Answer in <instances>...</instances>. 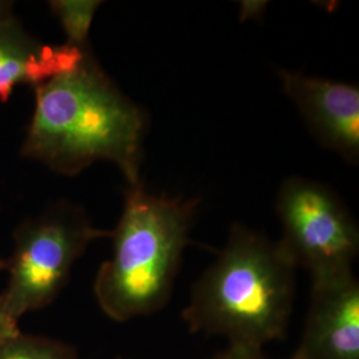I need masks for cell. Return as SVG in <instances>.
Masks as SVG:
<instances>
[{
    "mask_svg": "<svg viewBox=\"0 0 359 359\" xmlns=\"http://www.w3.org/2000/svg\"><path fill=\"white\" fill-rule=\"evenodd\" d=\"M88 48L46 44L29 35L15 15L0 22V103L8 102L18 86L36 88L74 68Z\"/></svg>",
    "mask_w": 359,
    "mask_h": 359,
    "instance_id": "obj_8",
    "label": "cell"
},
{
    "mask_svg": "<svg viewBox=\"0 0 359 359\" xmlns=\"http://www.w3.org/2000/svg\"><path fill=\"white\" fill-rule=\"evenodd\" d=\"M34 90L35 109L22 157L63 176L111 161L128 185L142 182L147 116L104 72L90 47L79 65Z\"/></svg>",
    "mask_w": 359,
    "mask_h": 359,
    "instance_id": "obj_1",
    "label": "cell"
},
{
    "mask_svg": "<svg viewBox=\"0 0 359 359\" xmlns=\"http://www.w3.org/2000/svg\"><path fill=\"white\" fill-rule=\"evenodd\" d=\"M277 213L283 226L278 244L295 268L308 270L313 283L354 274L358 226L332 189L301 177L285 180Z\"/></svg>",
    "mask_w": 359,
    "mask_h": 359,
    "instance_id": "obj_5",
    "label": "cell"
},
{
    "mask_svg": "<svg viewBox=\"0 0 359 359\" xmlns=\"http://www.w3.org/2000/svg\"><path fill=\"white\" fill-rule=\"evenodd\" d=\"M6 268H7L6 258H0V271H6Z\"/></svg>",
    "mask_w": 359,
    "mask_h": 359,
    "instance_id": "obj_14",
    "label": "cell"
},
{
    "mask_svg": "<svg viewBox=\"0 0 359 359\" xmlns=\"http://www.w3.org/2000/svg\"><path fill=\"white\" fill-rule=\"evenodd\" d=\"M210 359H269L266 358L261 348H249V347L229 346L226 350L216 354Z\"/></svg>",
    "mask_w": 359,
    "mask_h": 359,
    "instance_id": "obj_11",
    "label": "cell"
},
{
    "mask_svg": "<svg viewBox=\"0 0 359 359\" xmlns=\"http://www.w3.org/2000/svg\"><path fill=\"white\" fill-rule=\"evenodd\" d=\"M112 231L92 225L87 212L59 201L13 231V250L6 259L8 283L0 293V333L19 329L27 313L50 306L69 281L71 271L93 241Z\"/></svg>",
    "mask_w": 359,
    "mask_h": 359,
    "instance_id": "obj_4",
    "label": "cell"
},
{
    "mask_svg": "<svg viewBox=\"0 0 359 359\" xmlns=\"http://www.w3.org/2000/svg\"><path fill=\"white\" fill-rule=\"evenodd\" d=\"M294 270L281 245L234 224L217 259L194 283L182 318L192 333L222 335L229 346L261 348L283 339Z\"/></svg>",
    "mask_w": 359,
    "mask_h": 359,
    "instance_id": "obj_2",
    "label": "cell"
},
{
    "mask_svg": "<svg viewBox=\"0 0 359 359\" xmlns=\"http://www.w3.org/2000/svg\"><path fill=\"white\" fill-rule=\"evenodd\" d=\"M0 359H80L76 347L20 329L0 333Z\"/></svg>",
    "mask_w": 359,
    "mask_h": 359,
    "instance_id": "obj_9",
    "label": "cell"
},
{
    "mask_svg": "<svg viewBox=\"0 0 359 359\" xmlns=\"http://www.w3.org/2000/svg\"><path fill=\"white\" fill-rule=\"evenodd\" d=\"M243 4L244 6H243L241 16H245V18H252V13L253 11H255V15L258 16L259 15V8L262 10L265 7V6H261L264 3H258V1H245Z\"/></svg>",
    "mask_w": 359,
    "mask_h": 359,
    "instance_id": "obj_12",
    "label": "cell"
},
{
    "mask_svg": "<svg viewBox=\"0 0 359 359\" xmlns=\"http://www.w3.org/2000/svg\"><path fill=\"white\" fill-rule=\"evenodd\" d=\"M103 1L97 0H53L50 1L52 13L59 19L67 35V44L77 48L90 46L92 20Z\"/></svg>",
    "mask_w": 359,
    "mask_h": 359,
    "instance_id": "obj_10",
    "label": "cell"
},
{
    "mask_svg": "<svg viewBox=\"0 0 359 359\" xmlns=\"http://www.w3.org/2000/svg\"><path fill=\"white\" fill-rule=\"evenodd\" d=\"M198 200L168 198L128 185L112 231L114 255L96 274L93 292L104 314L116 322L151 316L172 295Z\"/></svg>",
    "mask_w": 359,
    "mask_h": 359,
    "instance_id": "obj_3",
    "label": "cell"
},
{
    "mask_svg": "<svg viewBox=\"0 0 359 359\" xmlns=\"http://www.w3.org/2000/svg\"><path fill=\"white\" fill-rule=\"evenodd\" d=\"M278 75L286 95L322 145L350 164H358V87L289 71H280Z\"/></svg>",
    "mask_w": 359,
    "mask_h": 359,
    "instance_id": "obj_6",
    "label": "cell"
},
{
    "mask_svg": "<svg viewBox=\"0 0 359 359\" xmlns=\"http://www.w3.org/2000/svg\"><path fill=\"white\" fill-rule=\"evenodd\" d=\"M13 1L0 0V22L13 16Z\"/></svg>",
    "mask_w": 359,
    "mask_h": 359,
    "instance_id": "obj_13",
    "label": "cell"
},
{
    "mask_svg": "<svg viewBox=\"0 0 359 359\" xmlns=\"http://www.w3.org/2000/svg\"><path fill=\"white\" fill-rule=\"evenodd\" d=\"M290 359H359V283L354 274L311 283L305 330Z\"/></svg>",
    "mask_w": 359,
    "mask_h": 359,
    "instance_id": "obj_7",
    "label": "cell"
}]
</instances>
